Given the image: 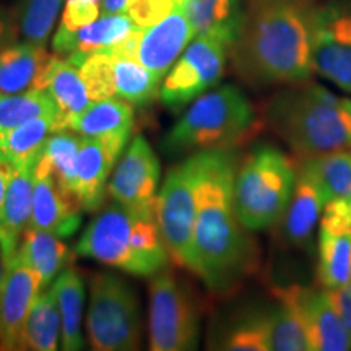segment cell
I'll return each instance as SVG.
<instances>
[{
  "label": "cell",
  "mask_w": 351,
  "mask_h": 351,
  "mask_svg": "<svg viewBox=\"0 0 351 351\" xmlns=\"http://www.w3.org/2000/svg\"><path fill=\"white\" fill-rule=\"evenodd\" d=\"M199 155L174 166L156 197V215L166 249L176 263L191 267L192 236L195 225V191Z\"/></svg>",
  "instance_id": "9"
},
{
  "label": "cell",
  "mask_w": 351,
  "mask_h": 351,
  "mask_svg": "<svg viewBox=\"0 0 351 351\" xmlns=\"http://www.w3.org/2000/svg\"><path fill=\"white\" fill-rule=\"evenodd\" d=\"M195 191L192 270L213 293L238 287L256 263L247 230L234 210L238 165L231 150L202 152Z\"/></svg>",
  "instance_id": "1"
},
{
  "label": "cell",
  "mask_w": 351,
  "mask_h": 351,
  "mask_svg": "<svg viewBox=\"0 0 351 351\" xmlns=\"http://www.w3.org/2000/svg\"><path fill=\"white\" fill-rule=\"evenodd\" d=\"M326 295L333 309L343 320L346 328L351 332V280L348 283L341 285V287L326 289Z\"/></svg>",
  "instance_id": "41"
},
{
  "label": "cell",
  "mask_w": 351,
  "mask_h": 351,
  "mask_svg": "<svg viewBox=\"0 0 351 351\" xmlns=\"http://www.w3.org/2000/svg\"><path fill=\"white\" fill-rule=\"evenodd\" d=\"M88 341L96 351L140 348V301L125 280L112 274H96L90 283L86 317Z\"/></svg>",
  "instance_id": "7"
},
{
  "label": "cell",
  "mask_w": 351,
  "mask_h": 351,
  "mask_svg": "<svg viewBox=\"0 0 351 351\" xmlns=\"http://www.w3.org/2000/svg\"><path fill=\"white\" fill-rule=\"evenodd\" d=\"M82 135L77 132L65 129L52 132V135L46 140L41 153H39V163H43L56 181L72 194L73 171H75V160L80 150Z\"/></svg>",
  "instance_id": "33"
},
{
  "label": "cell",
  "mask_w": 351,
  "mask_h": 351,
  "mask_svg": "<svg viewBox=\"0 0 351 351\" xmlns=\"http://www.w3.org/2000/svg\"><path fill=\"white\" fill-rule=\"evenodd\" d=\"M135 114L130 103L124 99L91 101L86 109L69 122L67 129L83 137H129L134 129Z\"/></svg>",
  "instance_id": "26"
},
{
  "label": "cell",
  "mask_w": 351,
  "mask_h": 351,
  "mask_svg": "<svg viewBox=\"0 0 351 351\" xmlns=\"http://www.w3.org/2000/svg\"><path fill=\"white\" fill-rule=\"evenodd\" d=\"M262 114L239 86L221 85L199 96L163 140L168 155L234 150L256 137Z\"/></svg>",
  "instance_id": "5"
},
{
  "label": "cell",
  "mask_w": 351,
  "mask_h": 351,
  "mask_svg": "<svg viewBox=\"0 0 351 351\" xmlns=\"http://www.w3.org/2000/svg\"><path fill=\"white\" fill-rule=\"evenodd\" d=\"M56 130V116H43L0 132V156L13 166L38 160L44 143Z\"/></svg>",
  "instance_id": "30"
},
{
  "label": "cell",
  "mask_w": 351,
  "mask_h": 351,
  "mask_svg": "<svg viewBox=\"0 0 351 351\" xmlns=\"http://www.w3.org/2000/svg\"><path fill=\"white\" fill-rule=\"evenodd\" d=\"M60 5L62 0H21L19 20L23 41L46 46L59 16Z\"/></svg>",
  "instance_id": "36"
},
{
  "label": "cell",
  "mask_w": 351,
  "mask_h": 351,
  "mask_svg": "<svg viewBox=\"0 0 351 351\" xmlns=\"http://www.w3.org/2000/svg\"><path fill=\"white\" fill-rule=\"evenodd\" d=\"M317 282L337 288L351 280V204L330 200L319 221Z\"/></svg>",
  "instance_id": "13"
},
{
  "label": "cell",
  "mask_w": 351,
  "mask_h": 351,
  "mask_svg": "<svg viewBox=\"0 0 351 351\" xmlns=\"http://www.w3.org/2000/svg\"><path fill=\"white\" fill-rule=\"evenodd\" d=\"M60 239L54 232L32 226L21 236L15 257L39 276L43 289L72 262V252Z\"/></svg>",
  "instance_id": "24"
},
{
  "label": "cell",
  "mask_w": 351,
  "mask_h": 351,
  "mask_svg": "<svg viewBox=\"0 0 351 351\" xmlns=\"http://www.w3.org/2000/svg\"><path fill=\"white\" fill-rule=\"evenodd\" d=\"M43 116L57 117V108L46 90L36 88L19 95H0V132Z\"/></svg>",
  "instance_id": "35"
},
{
  "label": "cell",
  "mask_w": 351,
  "mask_h": 351,
  "mask_svg": "<svg viewBox=\"0 0 351 351\" xmlns=\"http://www.w3.org/2000/svg\"><path fill=\"white\" fill-rule=\"evenodd\" d=\"M176 5L178 7H184V3H186V0H174Z\"/></svg>",
  "instance_id": "45"
},
{
  "label": "cell",
  "mask_w": 351,
  "mask_h": 351,
  "mask_svg": "<svg viewBox=\"0 0 351 351\" xmlns=\"http://www.w3.org/2000/svg\"><path fill=\"white\" fill-rule=\"evenodd\" d=\"M36 161L34 160L23 166H13L2 213H0V247L5 262L16 256L21 236L32 221Z\"/></svg>",
  "instance_id": "21"
},
{
  "label": "cell",
  "mask_w": 351,
  "mask_h": 351,
  "mask_svg": "<svg viewBox=\"0 0 351 351\" xmlns=\"http://www.w3.org/2000/svg\"><path fill=\"white\" fill-rule=\"evenodd\" d=\"M41 280L32 269L13 257L7 262L0 291V350H20L21 332L38 293Z\"/></svg>",
  "instance_id": "16"
},
{
  "label": "cell",
  "mask_w": 351,
  "mask_h": 351,
  "mask_svg": "<svg viewBox=\"0 0 351 351\" xmlns=\"http://www.w3.org/2000/svg\"><path fill=\"white\" fill-rule=\"evenodd\" d=\"M182 8L195 36H213L231 49L243 23L241 0H186Z\"/></svg>",
  "instance_id": "25"
},
{
  "label": "cell",
  "mask_w": 351,
  "mask_h": 351,
  "mask_svg": "<svg viewBox=\"0 0 351 351\" xmlns=\"http://www.w3.org/2000/svg\"><path fill=\"white\" fill-rule=\"evenodd\" d=\"M160 176L161 165L155 150L143 135H137L114 171L108 184V194L124 207L155 208Z\"/></svg>",
  "instance_id": "12"
},
{
  "label": "cell",
  "mask_w": 351,
  "mask_h": 351,
  "mask_svg": "<svg viewBox=\"0 0 351 351\" xmlns=\"http://www.w3.org/2000/svg\"><path fill=\"white\" fill-rule=\"evenodd\" d=\"M327 204L326 189L307 161L300 158L293 195L280 219L285 243L291 247H304L309 244Z\"/></svg>",
  "instance_id": "17"
},
{
  "label": "cell",
  "mask_w": 351,
  "mask_h": 351,
  "mask_svg": "<svg viewBox=\"0 0 351 351\" xmlns=\"http://www.w3.org/2000/svg\"><path fill=\"white\" fill-rule=\"evenodd\" d=\"M62 332V319L52 288H44L38 293L23 332H21L20 350L54 351L59 348V335Z\"/></svg>",
  "instance_id": "28"
},
{
  "label": "cell",
  "mask_w": 351,
  "mask_h": 351,
  "mask_svg": "<svg viewBox=\"0 0 351 351\" xmlns=\"http://www.w3.org/2000/svg\"><path fill=\"white\" fill-rule=\"evenodd\" d=\"M276 302L270 307V341L275 351H307L309 340L298 309L291 287L275 293Z\"/></svg>",
  "instance_id": "29"
},
{
  "label": "cell",
  "mask_w": 351,
  "mask_h": 351,
  "mask_svg": "<svg viewBox=\"0 0 351 351\" xmlns=\"http://www.w3.org/2000/svg\"><path fill=\"white\" fill-rule=\"evenodd\" d=\"M261 114L300 158L351 148V99L319 83H293L271 96Z\"/></svg>",
  "instance_id": "3"
},
{
  "label": "cell",
  "mask_w": 351,
  "mask_h": 351,
  "mask_svg": "<svg viewBox=\"0 0 351 351\" xmlns=\"http://www.w3.org/2000/svg\"><path fill=\"white\" fill-rule=\"evenodd\" d=\"M101 2L103 0H67L57 32H77L83 26L93 23L101 15Z\"/></svg>",
  "instance_id": "39"
},
{
  "label": "cell",
  "mask_w": 351,
  "mask_h": 351,
  "mask_svg": "<svg viewBox=\"0 0 351 351\" xmlns=\"http://www.w3.org/2000/svg\"><path fill=\"white\" fill-rule=\"evenodd\" d=\"M199 337L200 309L191 289L173 271H158L150 283V348L195 350Z\"/></svg>",
  "instance_id": "8"
},
{
  "label": "cell",
  "mask_w": 351,
  "mask_h": 351,
  "mask_svg": "<svg viewBox=\"0 0 351 351\" xmlns=\"http://www.w3.org/2000/svg\"><path fill=\"white\" fill-rule=\"evenodd\" d=\"M41 90H46L57 108L56 130H65L69 122L91 103L80 69L67 59L56 56L44 73Z\"/></svg>",
  "instance_id": "22"
},
{
  "label": "cell",
  "mask_w": 351,
  "mask_h": 351,
  "mask_svg": "<svg viewBox=\"0 0 351 351\" xmlns=\"http://www.w3.org/2000/svg\"><path fill=\"white\" fill-rule=\"evenodd\" d=\"M230 47L213 36H197L165 75L160 99L179 111L221 80Z\"/></svg>",
  "instance_id": "10"
},
{
  "label": "cell",
  "mask_w": 351,
  "mask_h": 351,
  "mask_svg": "<svg viewBox=\"0 0 351 351\" xmlns=\"http://www.w3.org/2000/svg\"><path fill=\"white\" fill-rule=\"evenodd\" d=\"M51 288L62 319V350H83L85 340L82 333V319L85 306V280L80 271L69 265L56 276Z\"/></svg>",
  "instance_id": "27"
},
{
  "label": "cell",
  "mask_w": 351,
  "mask_h": 351,
  "mask_svg": "<svg viewBox=\"0 0 351 351\" xmlns=\"http://www.w3.org/2000/svg\"><path fill=\"white\" fill-rule=\"evenodd\" d=\"M302 160L307 161L326 189L328 202L343 200L351 204V148L306 156Z\"/></svg>",
  "instance_id": "34"
},
{
  "label": "cell",
  "mask_w": 351,
  "mask_h": 351,
  "mask_svg": "<svg viewBox=\"0 0 351 351\" xmlns=\"http://www.w3.org/2000/svg\"><path fill=\"white\" fill-rule=\"evenodd\" d=\"M194 36L184 8H176L160 23L145 29L138 46V62L163 78Z\"/></svg>",
  "instance_id": "19"
},
{
  "label": "cell",
  "mask_w": 351,
  "mask_h": 351,
  "mask_svg": "<svg viewBox=\"0 0 351 351\" xmlns=\"http://www.w3.org/2000/svg\"><path fill=\"white\" fill-rule=\"evenodd\" d=\"M12 173H13V165L8 163L3 156H0V213H2L3 200H5L7 187H8V182H10Z\"/></svg>",
  "instance_id": "42"
},
{
  "label": "cell",
  "mask_w": 351,
  "mask_h": 351,
  "mask_svg": "<svg viewBox=\"0 0 351 351\" xmlns=\"http://www.w3.org/2000/svg\"><path fill=\"white\" fill-rule=\"evenodd\" d=\"M134 29L137 26L125 12L108 13L77 32H57L52 39V49L56 56L64 57L78 67L86 56L116 46Z\"/></svg>",
  "instance_id": "20"
},
{
  "label": "cell",
  "mask_w": 351,
  "mask_h": 351,
  "mask_svg": "<svg viewBox=\"0 0 351 351\" xmlns=\"http://www.w3.org/2000/svg\"><path fill=\"white\" fill-rule=\"evenodd\" d=\"M127 7V0H103L101 2V15L108 13H124Z\"/></svg>",
  "instance_id": "43"
},
{
  "label": "cell",
  "mask_w": 351,
  "mask_h": 351,
  "mask_svg": "<svg viewBox=\"0 0 351 351\" xmlns=\"http://www.w3.org/2000/svg\"><path fill=\"white\" fill-rule=\"evenodd\" d=\"M20 20L19 8H12L0 3V54L19 41Z\"/></svg>",
  "instance_id": "40"
},
{
  "label": "cell",
  "mask_w": 351,
  "mask_h": 351,
  "mask_svg": "<svg viewBox=\"0 0 351 351\" xmlns=\"http://www.w3.org/2000/svg\"><path fill=\"white\" fill-rule=\"evenodd\" d=\"M5 270H7V262H5V257H3L2 247H0V291H2L3 278H5Z\"/></svg>",
  "instance_id": "44"
},
{
  "label": "cell",
  "mask_w": 351,
  "mask_h": 351,
  "mask_svg": "<svg viewBox=\"0 0 351 351\" xmlns=\"http://www.w3.org/2000/svg\"><path fill=\"white\" fill-rule=\"evenodd\" d=\"M52 56L44 46L15 43L0 54V95H19L41 88Z\"/></svg>",
  "instance_id": "23"
},
{
  "label": "cell",
  "mask_w": 351,
  "mask_h": 351,
  "mask_svg": "<svg viewBox=\"0 0 351 351\" xmlns=\"http://www.w3.org/2000/svg\"><path fill=\"white\" fill-rule=\"evenodd\" d=\"M313 69L351 93V0L317 3L313 28Z\"/></svg>",
  "instance_id": "11"
},
{
  "label": "cell",
  "mask_w": 351,
  "mask_h": 351,
  "mask_svg": "<svg viewBox=\"0 0 351 351\" xmlns=\"http://www.w3.org/2000/svg\"><path fill=\"white\" fill-rule=\"evenodd\" d=\"M217 348L230 351H270V307L249 311L236 319L223 333Z\"/></svg>",
  "instance_id": "32"
},
{
  "label": "cell",
  "mask_w": 351,
  "mask_h": 351,
  "mask_svg": "<svg viewBox=\"0 0 351 351\" xmlns=\"http://www.w3.org/2000/svg\"><path fill=\"white\" fill-rule=\"evenodd\" d=\"M298 163L270 145L254 148L234 176V210L247 231L275 226L293 195Z\"/></svg>",
  "instance_id": "6"
},
{
  "label": "cell",
  "mask_w": 351,
  "mask_h": 351,
  "mask_svg": "<svg viewBox=\"0 0 351 351\" xmlns=\"http://www.w3.org/2000/svg\"><path fill=\"white\" fill-rule=\"evenodd\" d=\"M315 0H247L230 54L251 86L309 80Z\"/></svg>",
  "instance_id": "2"
},
{
  "label": "cell",
  "mask_w": 351,
  "mask_h": 351,
  "mask_svg": "<svg viewBox=\"0 0 351 351\" xmlns=\"http://www.w3.org/2000/svg\"><path fill=\"white\" fill-rule=\"evenodd\" d=\"M174 0H127L125 13L140 29H148L174 12Z\"/></svg>",
  "instance_id": "38"
},
{
  "label": "cell",
  "mask_w": 351,
  "mask_h": 351,
  "mask_svg": "<svg viewBox=\"0 0 351 351\" xmlns=\"http://www.w3.org/2000/svg\"><path fill=\"white\" fill-rule=\"evenodd\" d=\"M116 96L132 106H147L160 95L161 78L134 59H114Z\"/></svg>",
  "instance_id": "31"
},
{
  "label": "cell",
  "mask_w": 351,
  "mask_h": 351,
  "mask_svg": "<svg viewBox=\"0 0 351 351\" xmlns=\"http://www.w3.org/2000/svg\"><path fill=\"white\" fill-rule=\"evenodd\" d=\"M302 324H304L309 348L313 351L351 350V332L333 309L326 289L304 288L291 285Z\"/></svg>",
  "instance_id": "18"
},
{
  "label": "cell",
  "mask_w": 351,
  "mask_h": 351,
  "mask_svg": "<svg viewBox=\"0 0 351 351\" xmlns=\"http://www.w3.org/2000/svg\"><path fill=\"white\" fill-rule=\"evenodd\" d=\"M129 137H83L73 171L72 194L83 212H98L104 202L108 178Z\"/></svg>",
  "instance_id": "14"
},
{
  "label": "cell",
  "mask_w": 351,
  "mask_h": 351,
  "mask_svg": "<svg viewBox=\"0 0 351 351\" xmlns=\"http://www.w3.org/2000/svg\"><path fill=\"white\" fill-rule=\"evenodd\" d=\"M80 257L93 258L135 276H153L168 263L156 207L135 210L111 202L91 219L75 245Z\"/></svg>",
  "instance_id": "4"
},
{
  "label": "cell",
  "mask_w": 351,
  "mask_h": 351,
  "mask_svg": "<svg viewBox=\"0 0 351 351\" xmlns=\"http://www.w3.org/2000/svg\"><path fill=\"white\" fill-rule=\"evenodd\" d=\"M82 78L91 101L109 99L116 96V82H114V57L106 52H93L86 56L78 65Z\"/></svg>",
  "instance_id": "37"
},
{
  "label": "cell",
  "mask_w": 351,
  "mask_h": 351,
  "mask_svg": "<svg viewBox=\"0 0 351 351\" xmlns=\"http://www.w3.org/2000/svg\"><path fill=\"white\" fill-rule=\"evenodd\" d=\"M82 212L83 208L75 195L60 186L51 171L38 160L34 166L33 213L29 226L67 239L82 226Z\"/></svg>",
  "instance_id": "15"
}]
</instances>
